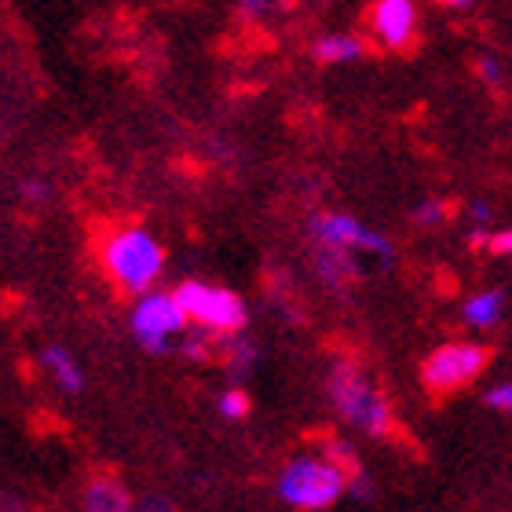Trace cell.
Returning <instances> with one entry per match:
<instances>
[{
  "label": "cell",
  "instance_id": "25",
  "mask_svg": "<svg viewBox=\"0 0 512 512\" xmlns=\"http://www.w3.org/2000/svg\"><path fill=\"white\" fill-rule=\"evenodd\" d=\"M439 4H447V8H472V4H476V0H439Z\"/></svg>",
  "mask_w": 512,
  "mask_h": 512
},
{
  "label": "cell",
  "instance_id": "7",
  "mask_svg": "<svg viewBox=\"0 0 512 512\" xmlns=\"http://www.w3.org/2000/svg\"><path fill=\"white\" fill-rule=\"evenodd\" d=\"M311 238H315V246L341 249V253H370L381 264H392L395 260L392 242L381 231L366 227L363 220H355L348 213H315L311 216Z\"/></svg>",
  "mask_w": 512,
  "mask_h": 512
},
{
  "label": "cell",
  "instance_id": "19",
  "mask_svg": "<svg viewBox=\"0 0 512 512\" xmlns=\"http://www.w3.org/2000/svg\"><path fill=\"white\" fill-rule=\"evenodd\" d=\"M348 494H352L355 502H370V498H374V483H370V476H366V472L352 476V480H348Z\"/></svg>",
  "mask_w": 512,
  "mask_h": 512
},
{
  "label": "cell",
  "instance_id": "3",
  "mask_svg": "<svg viewBox=\"0 0 512 512\" xmlns=\"http://www.w3.org/2000/svg\"><path fill=\"white\" fill-rule=\"evenodd\" d=\"M275 491L289 509L322 512L348 491V476L322 454H300V458H289L282 465Z\"/></svg>",
  "mask_w": 512,
  "mask_h": 512
},
{
  "label": "cell",
  "instance_id": "5",
  "mask_svg": "<svg viewBox=\"0 0 512 512\" xmlns=\"http://www.w3.org/2000/svg\"><path fill=\"white\" fill-rule=\"evenodd\" d=\"M128 326H132V337H136V344L143 352L165 355L172 348V341L187 333L191 319H187V311H183L176 293L150 289V293L136 297L132 315H128Z\"/></svg>",
  "mask_w": 512,
  "mask_h": 512
},
{
  "label": "cell",
  "instance_id": "22",
  "mask_svg": "<svg viewBox=\"0 0 512 512\" xmlns=\"http://www.w3.org/2000/svg\"><path fill=\"white\" fill-rule=\"evenodd\" d=\"M22 198H30V202H44V198H48V183L26 180L22 183Z\"/></svg>",
  "mask_w": 512,
  "mask_h": 512
},
{
  "label": "cell",
  "instance_id": "10",
  "mask_svg": "<svg viewBox=\"0 0 512 512\" xmlns=\"http://www.w3.org/2000/svg\"><path fill=\"white\" fill-rule=\"evenodd\" d=\"M41 363H44V370L52 374L55 388H63L66 395H81V392H85V370L77 366V359L66 352L63 344H44V348H41Z\"/></svg>",
  "mask_w": 512,
  "mask_h": 512
},
{
  "label": "cell",
  "instance_id": "17",
  "mask_svg": "<svg viewBox=\"0 0 512 512\" xmlns=\"http://www.w3.org/2000/svg\"><path fill=\"white\" fill-rule=\"evenodd\" d=\"M447 216H450V205L447 202H439V198H428V202H421L410 213V220H414L417 227H439V224H447Z\"/></svg>",
  "mask_w": 512,
  "mask_h": 512
},
{
  "label": "cell",
  "instance_id": "13",
  "mask_svg": "<svg viewBox=\"0 0 512 512\" xmlns=\"http://www.w3.org/2000/svg\"><path fill=\"white\" fill-rule=\"evenodd\" d=\"M315 59L326 66H337V63H352V59H363L366 44L355 37V33H326L315 41Z\"/></svg>",
  "mask_w": 512,
  "mask_h": 512
},
{
  "label": "cell",
  "instance_id": "11",
  "mask_svg": "<svg viewBox=\"0 0 512 512\" xmlns=\"http://www.w3.org/2000/svg\"><path fill=\"white\" fill-rule=\"evenodd\" d=\"M315 271H319V278L330 289H344L355 275H359V264H355V253L315 246Z\"/></svg>",
  "mask_w": 512,
  "mask_h": 512
},
{
  "label": "cell",
  "instance_id": "21",
  "mask_svg": "<svg viewBox=\"0 0 512 512\" xmlns=\"http://www.w3.org/2000/svg\"><path fill=\"white\" fill-rule=\"evenodd\" d=\"M469 216H472V224L480 227V235H476V238H483V227L491 224V205H487V202H476L469 209Z\"/></svg>",
  "mask_w": 512,
  "mask_h": 512
},
{
  "label": "cell",
  "instance_id": "1",
  "mask_svg": "<svg viewBox=\"0 0 512 512\" xmlns=\"http://www.w3.org/2000/svg\"><path fill=\"white\" fill-rule=\"evenodd\" d=\"M99 260H103L110 282L132 297L150 293L158 286V278L165 275V249L147 227L139 224L114 227L99 246Z\"/></svg>",
  "mask_w": 512,
  "mask_h": 512
},
{
  "label": "cell",
  "instance_id": "24",
  "mask_svg": "<svg viewBox=\"0 0 512 512\" xmlns=\"http://www.w3.org/2000/svg\"><path fill=\"white\" fill-rule=\"evenodd\" d=\"M487 246L494 249V253H509L512 256V231H502V235H494Z\"/></svg>",
  "mask_w": 512,
  "mask_h": 512
},
{
  "label": "cell",
  "instance_id": "26",
  "mask_svg": "<svg viewBox=\"0 0 512 512\" xmlns=\"http://www.w3.org/2000/svg\"><path fill=\"white\" fill-rule=\"evenodd\" d=\"M147 512H165V509H158V505H150V509Z\"/></svg>",
  "mask_w": 512,
  "mask_h": 512
},
{
  "label": "cell",
  "instance_id": "9",
  "mask_svg": "<svg viewBox=\"0 0 512 512\" xmlns=\"http://www.w3.org/2000/svg\"><path fill=\"white\" fill-rule=\"evenodd\" d=\"M81 512H132V494H128L125 480L114 472L92 476L81 494Z\"/></svg>",
  "mask_w": 512,
  "mask_h": 512
},
{
  "label": "cell",
  "instance_id": "23",
  "mask_svg": "<svg viewBox=\"0 0 512 512\" xmlns=\"http://www.w3.org/2000/svg\"><path fill=\"white\" fill-rule=\"evenodd\" d=\"M238 4H242V11H246L249 19H256V15L271 11V4H275V0H238Z\"/></svg>",
  "mask_w": 512,
  "mask_h": 512
},
{
  "label": "cell",
  "instance_id": "16",
  "mask_svg": "<svg viewBox=\"0 0 512 512\" xmlns=\"http://www.w3.org/2000/svg\"><path fill=\"white\" fill-rule=\"evenodd\" d=\"M216 410H220V417H227V421H246L253 403H249V395L242 392V388H227V392L220 395Z\"/></svg>",
  "mask_w": 512,
  "mask_h": 512
},
{
  "label": "cell",
  "instance_id": "18",
  "mask_svg": "<svg viewBox=\"0 0 512 512\" xmlns=\"http://www.w3.org/2000/svg\"><path fill=\"white\" fill-rule=\"evenodd\" d=\"M487 406H491V410H502V414L512 417V381L494 384L491 392H487Z\"/></svg>",
  "mask_w": 512,
  "mask_h": 512
},
{
  "label": "cell",
  "instance_id": "12",
  "mask_svg": "<svg viewBox=\"0 0 512 512\" xmlns=\"http://www.w3.org/2000/svg\"><path fill=\"white\" fill-rule=\"evenodd\" d=\"M502 311H505V293L502 289H480V293H472L465 300V308H461V319L476 326V330H491L502 322Z\"/></svg>",
  "mask_w": 512,
  "mask_h": 512
},
{
  "label": "cell",
  "instance_id": "4",
  "mask_svg": "<svg viewBox=\"0 0 512 512\" xmlns=\"http://www.w3.org/2000/svg\"><path fill=\"white\" fill-rule=\"evenodd\" d=\"M180 297L183 311L194 326L216 333V337H231V333H242L249 322L246 300L238 297L235 289L213 286V282H202V278H187L172 289Z\"/></svg>",
  "mask_w": 512,
  "mask_h": 512
},
{
  "label": "cell",
  "instance_id": "15",
  "mask_svg": "<svg viewBox=\"0 0 512 512\" xmlns=\"http://www.w3.org/2000/svg\"><path fill=\"white\" fill-rule=\"evenodd\" d=\"M224 344H227V363L235 366L238 374H249V370L256 366V348H253V344H249L246 337H238V333H231Z\"/></svg>",
  "mask_w": 512,
  "mask_h": 512
},
{
  "label": "cell",
  "instance_id": "6",
  "mask_svg": "<svg viewBox=\"0 0 512 512\" xmlns=\"http://www.w3.org/2000/svg\"><path fill=\"white\" fill-rule=\"evenodd\" d=\"M487 363H491V352L483 344L454 341L428 355L425 366H421V381L432 395H450L476 381L487 370Z\"/></svg>",
  "mask_w": 512,
  "mask_h": 512
},
{
  "label": "cell",
  "instance_id": "2",
  "mask_svg": "<svg viewBox=\"0 0 512 512\" xmlns=\"http://www.w3.org/2000/svg\"><path fill=\"white\" fill-rule=\"evenodd\" d=\"M326 392H330L333 410L352 428L377 439L392 436L395 428L392 403H388V395L370 381V374L359 363H348V359L333 363L330 377H326Z\"/></svg>",
  "mask_w": 512,
  "mask_h": 512
},
{
  "label": "cell",
  "instance_id": "14",
  "mask_svg": "<svg viewBox=\"0 0 512 512\" xmlns=\"http://www.w3.org/2000/svg\"><path fill=\"white\" fill-rule=\"evenodd\" d=\"M322 458L326 461H333L337 469L352 480V476H359L363 472V461H359V450L348 443V439H341V436H322V450H319Z\"/></svg>",
  "mask_w": 512,
  "mask_h": 512
},
{
  "label": "cell",
  "instance_id": "8",
  "mask_svg": "<svg viewBox=\"0 0 512 512\" xmlns=\"http://www.w3.org/2000/svg\"><path fill=\"white\" fill-rule=\"evenodd\" d=\"M370 30L381 48L403 52L417 37V4L414 0H377L370 8Z\"/></svg>",
  "mask_w": 512,
  "mask_h": 512
},
{
  "label": "cell",
  "instance_id": "20",
  "mask_svg": "<svg viewBox=\"0 0 512 512\" xmlns=\"http://www.w3.org/2000/svg\"><path fill=\"white\" fill-rule=\"evenodd\" d=\"M476 70H480V77L487 81V85H502V66H498V59L483 55L480 63H476Z\"/></svg>",
  "mask_w": 512,
  "mask_h": 512
}]
</instances>
